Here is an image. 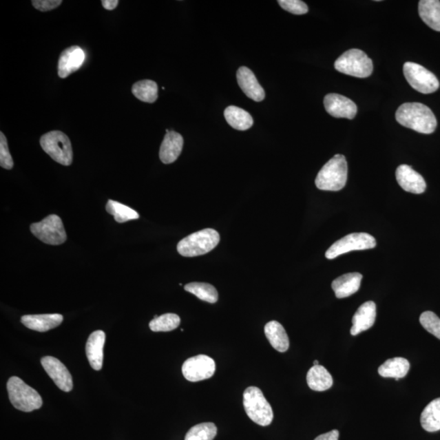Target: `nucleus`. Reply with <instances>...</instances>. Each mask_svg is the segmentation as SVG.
<instances>
[{"mask_svg":"<svg viewBox=\"0 0 440 440\" xmlns=\"http://www.w3.org/2000/svg\"><path fill=\"white\" fill-rule=\"evenodd\" d=\"M420 323L431 335L440 340V319L432 312H425L421 315Z\"/></svg>","mask_w":440,"mask_h":440,"instance_id":"obj_33","label":"nucleus"},{"mask_svg":"<svg viewBox=\"0 0 440 440\" xmlns=\"http://www.w3.org/2000/svg\"><path fill=\"white\" fill-rule=\"evenodd\" d=\"M339 430H333L330 432L319 435L314 440H339Z\"/></svg>","mask_w":440,"mask_h":440,"instance_id":"obj_37","label":"nucleus"},{"mask_svg":"<svg viewBox=\"0 0 440 440\" xmlns=\"http://www.w3.org/2000/svg\"><path fill=\"white\" fill-rule=\"evenodd\" d=\"M185 290L193 293L199 300L207 302V303L216 304L219 300V295H218L216 289L208 283H189L186 284Z\"/></svg>","mask_w":440,"mask_h":440,"instance_id":"obj_29","label":"nucleus"},{"mask_svg":"<svg viewBox=\"0 0 440 440\" xmlns=\"http://www.w3.org/2000/svg\"><path fill=\"white\" fill-rule=\"evenodd\" d=\"M264 333L273 348L279 353H286L290 348V341L286 330L277 322L272 321L266 324Z\"/></svg>","mask_w":440,"mask_h":440,"instance_id":"obj_22","label":"nucleus"},{"mask_svg":"<svg viewBox=\"0 0 440 440\" xmlns=\"http://www.w3.org/2000/svg\"><path fill=\"white\" fill-rule=\"evenodd\" d=\"M306 382L313 390L324 391L331 388L333 380L326 368L319 364L310 368L306 375Z\"/></svg>","mask_w":440,"mask_h":440,"instance_id":"obj_24","label":"nucleus"},{"mask_svg":"<svg viewBox=\"0 0 440 440\" xmlns=\"http://www.w3.org/2000/svg\"><path fill=\"white\" fill-rule=\"evenodd\" d=\"M184 139L179 133L171 131L167 133L160 147L159 158L165 164L176 161L183 149Z\"/></svg>","mask_w":440,"mask_h":440,"instance_id":"obj_18","label":"nucleus"},{"mask_svg":"<svg viewBox=\"0 0 440 440\" xmlns=\"http://www.w3.org/2000/svg\"><path fill=\"white\" fill-rule=\"evenodd\" d=\"M61 0H33V6L41 12H48L54 10L61 6Z\"/></svg>","mask_w":440,"mask_h":440,"instance_id":"obj_36","label":"nucleus"},{"mask_svg":"<svg viewBox=\"0 0 440 440\" xmlns=\"http://www.w3.org/2000/svg\"><path fill=\"white\" fill-rule=\"evenodd\" d=\"M238 83L240 87L249 98L253 101L260 102L265 98L264 88L262 87L254 73L247 67L239 68L237 73Z\"/></svg>","mask_w":440,"mask_h":440,"instance_id":"obj_16","label":"nucleus"},{"mask_svg":"<svg viewBox=\"0 0 440 440\" xmlns=\"http://www.w3.org/2000/svg\"><path fill=\"white\" fill-rule=\"evenodd\" d=\"M180 322L179 315L167 313L154 318L149 323V328L154 332H169L179 327Z\"/></svg>","mask_w":440,"mask_h":440,"instance_id":"obj_31","label":"nucleus"},{"mask_svg":"<svg viewBox=\"0 0 440 440\" xmlns=\"http://www.w3.org/2000/svg\"><path fill=\"white\" fill-rule=\"evenodd\" d=\"M421 425L428 432L440 430V398L434 399L422 411Z\"/></svg>","mask_w":440,"mask_h":440,"instance_id":"obj_27","label":"nucleus"},{"mask_svg":"<svg viewBox=\"0 0 440 440\" xmlns=\"http://www.w3.org/2000/svg\"><path fill=\"white\" fill-rule=\"evenodd\" d=\"M85 61V53L78 46L66 48L62 52L59 61V75L61 78H65L71 74L81 68Z\"/></svg>","mask_w":440,"mask_h":440,"instance_id":"obj_15","label":"nucleus"},{"mask_svg":"<svg viewBox=\"0 0 440 440\" xmlns=\"http://www.w3.org/2000/svg\"><path fill=\"white\" fill-rule=\"evenodd\" d=\"M132 93L141 101L154 103L158 97V84L152 80H142L133 85Z\"/></svg>","mask_w":440,"mask_h":440,"instance_id":"obj_28","label":"nucleus"},{"mask_svg":"<svg viewBox=\"0 0 440 440\" xmlns=\"http://www.w3.org/2000/svg\"><path fill=\"white\" fill-rule=\"evenodd\" d=\"M106 211L114 217V220L118 223H125L127 221L139 219L140 217L133 209L113 200H109L106 205Z\"/></svg>","mask_w":440,"mask_h":440,"instance_id":"obj_30","label":"nucleus"},{"mask_svg":"<svg viewBox=\"0 0 440 440\" xmlns=\"http://www.w3.org/2000/svg\"><path fill=\"white\" fill-rule=\"evenodd\" d=\"M7 390L12 406L25 412L39 410L43 399L36 390L25 384L19 377H12L8 381Z\"/></svg>","mask_w":440,"mask_h":440,"instance_id":"obj_4","label":"nucleus"},{"mask_svg":"<svg viewBox=\"0 0 440 440\" xmlns=\"http://www.w3.org/2000/svg\"><path fill=\"white\" fill-rule=\"evenodd\" d=\"M220 242V235L215 229H206L190 234L178 243L177 251L184 257L207 254Z\"/></svg>","mask_w":440,"mask_h":440,"instance_id":"obj_3","label":"nucleus"},{"mask_svg":"<svg viewBox=\"0 0 440 440\" xmlns=\"http://www.w3.org/2000/svg\"><path fill=\"white\" fill-rule=\"evenodd\" d=\"M105 333L102 331L93 332L89 336L86 345V354L93 370L99 371L103 366V348Z\"/></svg>","mask_w":440,"mask_h":440,"instance_id":"obj_19","label":"nucleus"},{"mask_svg":"<svg viewBox=\"0 0 440 440\" xmlns=\"http://www.w3.org/2000/svg\"><path fill=\"white\" fill-rule=\"evenodd\" d=\"M30 231L40 241L52 246H59L67 239L63 223L56 215L48 216L39 223L31 224Z\"/></svg>","mask_w":440,"mask_h":440,"instance_id":"obj_9","label":"nucleus"},{"mask_svg":"<svg viewBox=\"0 0 440 440\" xmlns=\"http://www.w3.org/2000/svg\"><path fill=\"white\" fill-rule=\"evenodd\" d=\"M217 428L212 422H204L193 426L185 435V440H214Z\"/></svg>","mask_w":440,"mask_h":440,"instance_id":"obj_32","label":"nucleus"},{"mask_svg":"<svg viewBox=\"0 0 440 440\" xmlns=\"http://www.w3.org/2000/svg\"><path fill=\"white\" fill-rule=\"evenodd\" d=\"M403 71L410 85L422 94H430L438 90V78L423 66L413 62H406L404 65Z\"/></svg>","mask_w":440,"mask_h":440,"instance_id":"obj_8","label":"nucleus"},{"mask_svg":"<svg viewBox=\"0 0 440 440\" xmlns=\"http://www.w3.org/2000/svg\"><path fill=\"white\" fill-rule=\"evenodd\" d=\"M313 364H314V366H319V362L318 361H315Z\"/></svg>","mask_w":440,"mask_h":440,"instance_id":"obj_39","label":"nucleus"},{"mask_svg":"<svg viewBox=\"0 0 440 440\" xmlns=\"http://www.w3.org/2000/svg\"><path fill=\"white\" fill-rule=\"evenodd\" d=\"M118 0H102V6L107 10H114L118 6Z\"/></svg>","mask_w":440,"mask_h":440,"instance_id":"obj_38","label":"nucleus"},{"mask_svg":"<svg viewBox=\"0 0 440 440\" xmlns=\"http://www.w3.org/2000/svg\"><path fill=\"white\" fill-rule=\"evenodd\" d=\"M63 322L61 314L26 315L21 317V322L30 330L47 332L59 327Z\"/></svg>","mask_w":440,"mask_h":440,"instance_id":"obj_20","label":"nucleus"},{"mask_svg":"<svg viewBox=\"0 0 440 440\" xmlns=\"http://www.w3.org/2000/svg\"><path fill=\"white\" fill-rule=\"evenodd\" d=\"M363 275L353 273L341 275L332 282V289L337 299H344L354 295L361 287Z\"/></svg>","mask_w":440,"mask_h":440,"instance_id":"obj_21","label":"nucleus"},{"mask_svg":"<svg viewBox=\"0 0 440 440\" xmlns=\"http://www.w3.org/2000/svg\"><path fill=\"white\" fill-rule=\"evenodd\" d=\"M324 105L328 114L337 118L353 119L357 113V106L352 100L335 93L324 97Z\"/></svg>","mask_w":440,"mask_h":440,"instance_id":"obj_12","label":"nucleus"},{"mask_svg":"<svg viewBox=\"0 0 440 440\" xmlns=\"http://www.w3.org/2000/svg\"><path fill=\"white\" fill-rule=\"evenodd\" d=\"M348 180V163L344 155L336 154L319 171L315 185L324 191H339L344 188Z\"/></svg>","mask_w":440,"mask_h":440,"instance_id":"obj_2","label":"nucleus"},{"mask_svg":"<svg viewBox=\"0 0 440 440\" xmlns=\"http://www.w3.org/2000/svg\"><path fill=\"white\" fill-rule=\"evenodd\" d=\"M216 362L205 355L191 357L182 366V373L189 381H199L211 379L215 375Z\"/></svg>","mask_w":440,"mask_h":440,"instance_id":"obj_11","label":"nucleus"},{"mask_svg":"<svg viewBox=\"0 0 440 440\" xmlns=\"http://www.w3.org/2000/svg\"><path fill=\"white\" fill-rule=\"evenodd\" d=\"M419 12L421 20L429 28L440 32V1L439 0H421L419 4Z\"/></svg>","mask_w":440,"mask_h":440,"instance_id":"obj_23","label":"nucleus"},{"mask_svg":"<svg viewBox=\"0 0 440 440\" xmlns=\"http://www.w3.org/2000/svg\"><path fill=\"white\" fill-rule=\"evenodd\" d=\"M377 308L375 302L368 301L363 304L354 315L350 335H358L359 333L370 328L375 322Z\"/></svg>","mask_w":440,"mask_h":440,"instance_id":"obj_17","label":"nucleus"},{"mask_svg":"<svg viewBox=\"0 0 440 440\" xmlns=\"http://www.w3.org/2000/svg\"><path fill=\"white\" fill-rule=\"evenodd\" d=\"M42 366L49 377L61 390L70 392L73 389V379L70 373L59 359L44 357L41 359Z\"/></svg>","mask_w":440,"mask_h":440,"instance_id":"obj_13","label":"nucleus"},{"mask_svg":"<svg viewBox=\"0 0 440 440\" xmlns=\"http://www.w3.org/2000/svg\"><path fill=\"white\" fill-rule=\"evenodd\" d=\"M395 118L401 125L421 134H431L437 127V120L428 106L415 102L399 106Z\"/></svg>","mask_w":440,"mask_h":440,"instance_id":"obj_1","label":"nucleus"},{"mask_svg":"<svg viewBox=\"0 0 440 440\" xmlns=\"http://www.w3.org/2000/svg\"><path fill=\"white\" fill-rule=\"evenodd\" d=\"M278 3L284 10L295 15H304L308 12V7L300 0H279Z\"/></svg>","mask_w":440,"mask_h":440,"instance_id":"obj_34","label":"nucleus"},{"mask_svg":"<svg viewBox=\"0 0 440 440\" xmlns=\"http://www.w3.org/2000/svg\"><path fill=\"white\" fill-rule=\"evenodd\" d=\"M399 186L406 192L421 194L426 189L424 178L408 165H401L395 172Z\"/></svg>","mask_w":440,"mask_h":440,"instance_id":"obj_14","label":"nucleus"},{"mask_svg":"<svg viewBox=\"0 0 440 440\" xmlns=\"http://www.w3.org/2000/svg\"><path fill=\"white\" fill-rule=\"evenodd\" d=\"M0 165L7 170H11L13 167V160L8 149L6 137L3 132H0Z\"/></svg>","mask_w":440,"mask_h":440,"instance_id":"obj_35","label":"nucleus"},{"mask_svg":"<svg viewBox=\"0 0 440 440\" xmlns=\"http://www.w3.org/2000/svg\"><path fill=\"white\" fill-rule=\"evenodd\" d=\"M376 244L375 238L370 234L366 233L349 234L333 243L326 251V257L328 260H333L350 251L370 250L375 248Z\"/></svg>","mask_w":440,"mask_h":440,"instance_id":"obj_10","label":"nucleus"},{"mask_svg":"<svg viewBox=\"0 0 440 440\" xmlns=\"http://www.w3.org/2000/svg\"><path fill=\"white\" fill-rule=\"evenodd\" d=\"M42 149L54 161L63 166H70L73 162L72 145L69 137L60 131H53L43 135L40 139Z\"/></svg>","mask_w":440,"mask_h":440,"instance_id":"obj_7","label":"nucleus"},{"mask_svg":"<svg viewBox=\"0 0 440 440\" xmlns=\"http://www.w3.org/2000/svg\"><path fill=\"white\" fill-rule=\"evenodd\" d=\"M243 404L247 415L256 424L266 426L272 423L273 408L260 388L250 386L246 389L243 394Z\"/></svg>","mask_w":440,"mask_h":440,"instance_id":"obj_5","label":"nucleus"},{"mask_svg":"<svg viewBox=\"0 0 440 440\" xmlns=\"http://www.w3.org/2000/svg\"><path fill=\"white\" fill-rule=\"evenodd\" d=\"M335 68L339 72L357 78H368L373 73V61L359 49H350L335 61Z\"/></svg>","mask_w":440,"mask_h":440,"instance_id":"obj_6","label":"nucleus"},{"mask_svg":"<svg viewBox=\"0 0 440 440\" xmlns=\"http://www.w3.org/2000/svg\"><path fill=\"white\" fill-rule=\"evenodd\" d=\"M224 117L231 127L239 131L248 130L254 124L251 115L237 106L232 105L226 108Z\"/></svg>","mask_w":440,"mask_h":440,"instance_id":"obj_26","label":"nucleus"},{"mask_svg":"<svg viewBox=\"0 0 440 440\" xmlns=\"http://www.w3.org/2000/svg\"><path fill=\"white\" fill-rule=\"evenodd\" d=\"M410 364L402 357L389 359L379 368V373L384 377H392L395 380L403 379L410 371Z\"/></svg>","mask_w":440,"mask_h":440,"instance_id":"obj_25","label":"nucleus"}]
</instances>
